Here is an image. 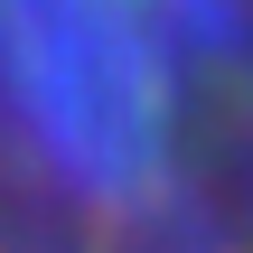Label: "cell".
I'll return each mask as SVG.
<instances>
[{"instance_id": "obj_1", "label": "cell", "mask_w": 253, "mask_h": 253, "mask_svg": "<svg viewBox=\"0 0 253 253\" xmlns=\"http://www.w3.org/2000/svg\"><path fill=\"white\" fill-rule=\"evenodd\" d=\"M0 253H253V0H0Z\"/></svg>"}]
</instances>
